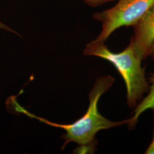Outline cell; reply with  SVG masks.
<instances>
[{
  "instance_id": "obj_8",
  "label": "cell",
  "mask_w": 154,
  "mask_h": 154,
  "mask_svg": "<svg viewBox=\"0 0 154 154\" xmlns=\"http://www.w3.org/2000/svg\"><path fill=\"white\" fill-rule=\"evenodd\" d=\"M0 29H4V30H8V31H9V32H13V33H16L17 34H18V35H20V34H18L17 33V32H16L14 30H13L12 29H11V28H9V27H8V26H6V25L4 24V23H2V22H0Z\"/></svg>"
},
{
  "instance_id": "obj_3",
  "label": "cell",
  "mask_w": 154,
  "mask_h": 154,
  "mask_svg": "<svg viewBox=\"0 0 154 154\" xmlns=\"http://www.w3.org/2000/svg\"><path fill=\"white\" fill-rule=\"evenodd\" d=\"M154 5V0H118L113 7L93 14L102 23V30L94 40L105 42L116 29L134 26Z\"/></svg>"
},
{
  "instance_id": "obj_5",
  "label": "cell",
  "mask_w": 154,
  "mask_h": 154,
  "mask_svg": "<svg viewBox=\"0 0 154 154\" xmlns=\"http://www.w3.org/2000/svg\"><path fill=\"white\" fill-rule=\"evenodd\" d=\"M149 81L151 85L149 86L148 95L136 106L137 107L132 113V117L129 118L127 125L130 130L135 127L139 118L143 112L149 109H154V73L151 74Z\"/></svg>"
},
{
  "instance_id": "obj_4",
  "label": "cell",
  "mask_w": 154,
  "mask_h": 154,
  "mask_svg": "<svg viewBox=\"0 0 154 154\" xmlns=\"http://www.w3.org/2000/svg\"><path fill=\"white\" fill-rule=\"evenodd\" d=\"M131 38L139 59L145 60L151 54L154 41V5L134 26Z\"/></svg>"
},
{
  "instance_id": "obj_9",
  "label": "cell",
  "mask_w": 154,
  "mask_h": 154,
  "mask_svg": "<svg viewBox=\"0 0 154 154\" xmlns=\"http://www.w3.org/2000/svg\"><path fill=\"white\" fill-rule=\"evenodd\" d=\"M150 55L152 57V59L154 61V41L152 45V48H151V54Z\"/></svg>"
},
{
  "instance_id": "obj_7",
  "label": "cell",
  "mask_w": 154,
  "mask_h": 154,
  "mask_svg": "<svg viewBox=\"0 0 154 154\" xmlns=\"http://www.w3.org/2000/svg\"><path fill=\"white\" fill-rule=\"evenodd\" d=\"M153 116H154V130H153V137L152 141L149 145L148 148L145 151L144 154H154V109H152Z\"/></svg>"
},
{
  "instance_id": "obj_6",
  "label": "cell",
  "mask_w": 154,
  "mask_h": 154,
  "mask_svg": "<svg viewBox=\"0 0 154 154\" xmlns=\"http://www.w3.org/2000/svg\"><path fill=\"white\" fill-rule=\"evenodd\" d=\"M84 2L88 6L92 7L99 6L103 4L114 1L116 0H83Z\"/></svg>"
},
{
  "instance_id": "obj_1",
  "label": "cell",
  "mask_w": 154,
  "mask_h": 154,
  "mask_svg": "<svg viewBox=\"0 0 154 154\" xmlns=\"http://www.w3.org/2000/svg\"><path fill=\"white\" fill-rule=\"evenodd\" d=\"M114 82V78L111 75L98 78L89 93L90 103L87 111L79 119L72 124H58L39 117L28 111L17 102L14 97L11 98V103L14 110L31 118H35L39 121L49 125L62 128L66 133L61 137L65 140L62 149L70 142H74L79 145L82 152H93L97 142L96 134L100 130H108L111 128L127 124L129 119L121 121H111L99 113L98 104L100 97L109 90Z\"/></svg>"
},
{
  "instance_id": "obj_2",
  "label": "cell",
  "mask_w": 154,
  "mask_h": 154,
  "mask_svg": "<svg viewBox=\"0 0 154 154\" xmlns=\"http://www.w3.org/2000/svg\"><path fill=\"white\" fill-rule=\"evenodd\" d=\"M86 56H95L110 62L123 79L127 90V103L134 108L149 90V83L146 78L142 61L135 52L132 42L119 53L112 52L105 42L93 41L86 46L83 51Z\"/></svg>"
}]
</instances>
